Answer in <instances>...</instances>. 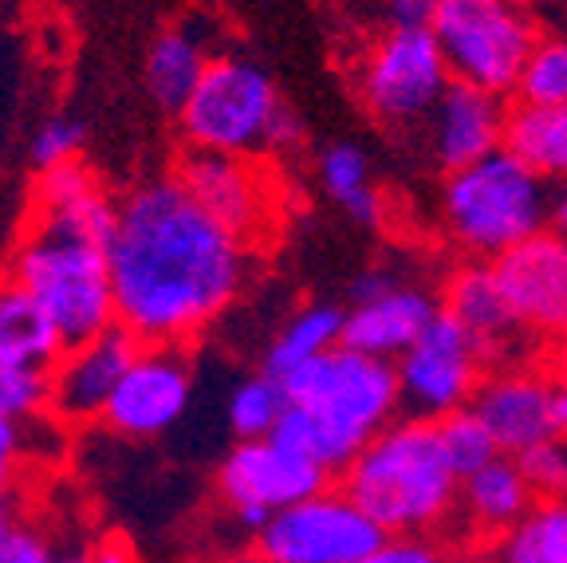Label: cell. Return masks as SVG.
Wrapping results in <instances>:
<instances>
[{
  "label": "cell",
  "mask_w": 567,
  "mask_h": 563,
  "mask_svg": "<svg viewBox=\"0 0 567 563\" xmlns=\"http://www.w3.org/2000/svg\"><path fill=\"white\" fill-rule=\"evenodd\" d=\"M83 142H87V126H83V119L52 115L35 126L32 142H28V158H32V166L40 170V174H48V170H60V166H71V162H80Z\"/></svg>",
  "instance_id": "4dcf8cb0"
},
{
  "label": "cell",
  "mask_w": 567,
  "mask_h": 563,
  "mask_svg": "<svg viewBox=\"0 0 567 563\" xmlns=\"http://www.w3.org/2000/svg\"><path fill=\"white\" fill-rule=\"evenodd\" d=\"M505 150H513L516 158L536 170L544 182L567 185V106H508Z\"/></svg>",
  "instance_id": "603a6c76"
},
{
  "label": "cell",
  "mask_w": 567,
  "mask_h": 563,
  "mask_svg": "<svg viewBox=\"0 0 567 563\" xmlns=\"http://www.w3.org/2000/svg\"><path fill=\"white\" fill-rule=\"evenodd\" d=\"M351 497L386 536H430L457 516L461 477L442 449L437 422L399 418L374 433L339 473Z\"/></svg>",
  "instance_id": "3957f363"
},
{
  "label": "cell",
  "mask_w": 567,
  "mask_h": 563,
  "mask_svg": "<svg viewBox=\"0 0 567 563\" xmlns=\"http://www.w3.org/2000/svg\"><path fill=\"white\" fill-rule=\"evenodd\" d=\"M548 225H551V233H559V237H567V185H559L556 194H551Z\"/></svg>",
  "instance_id": "ab89813d"
},
{
  "label": "cell",
  "mask_w": 567,
  "mask_h": 563,
  "mask_svg": "<svg viewBox=\"0 0 567 563\" xmlns=\"http://www.w3.org/2000/svg\"><path fill=\"white\" fill-rule=\"evenodd\" d=\"M12 532V516H9V497H4V489H0V540Z\"/></svg>",
  "instance_id": "60d3db41"
},
{
  "label": "cell",
  "mask_w": 567,
  "mask_h": 563,
  "mask_svg": "<svg viewBox=\"0 0 567 563\" xmlns=\"http://www.w3.org/2000/svg\"><path fill=\"white\" fill-rule=\"evenodd\" d=\"M386 540L343 489H319L280 509L257 532V552L268 563H359Z\"/></svg>",
  "instance_id": "9c48e42d"
},
{
  "label": "cell",
  "mask_w": 567,
  "mask_h": 563,
  "mask_svg": "<svg viewBox=\"0 0 567 563\" xmlns=\"http://www.w3.org/2000/svg\"><path fill=\"white\" fill-rule=\"evenodd\" d=\"M453 80L508 95L536 48L532 20L516 0H437L434 28Z\"/></svg>",
  "instance_id": "52a82bcc"
},
{
  "label": "cell",
  "mask_w": 567,
  "mask_h": 563,
  "mask_svg": "<svg viewBox=\"0 0 567 563\" xmlns=\"http://www.w3.org/2000/svg\"><path fill=\"white\" fill-rule=\"evenodd\" d=\"M68 339L48 308L12 273H0V359L52 370Z\"/></svg>",
  "instance_id": "7402d4cb"
},
{
  "label": "cell",
  "mask_w": 567,
  "mask_h": 563,
  "mask_svg": "<svg viewBox=\"0 0 567 563\" xmlns=\"http://www.w3.org/2000/svg\"><path fill=\"white\" fill-rule=\"evenodd\" d=\"M551 398H556V426L559 433H567V347L559 355L556 370H551Z\"/></svg>",
  "instance_id": "f35d334b"
},
{
  "label": "cell",
  "mask_w": 567,
  "mask_h": 563,
  "mask_svg": "<svg viewBox=\"0 0 567 563\" xmlns=\"http://www.w3.org/2000/svg\"><path fill=\"white\" fill-rule=\"evenodd\" d=\"M48 398H52V370L0 359V414L17 422L48 414Z\"/></svg>",
  "instance_id": "f546056e"
},
{
  "label": "cell",
  "mask_w": 567,
  "mask_h": 563,
  "mask_svg": "<svg viewBox=\"0 0 567 563\" xmlns=\"http://www.w3.org/2000/svg\"><path fill=\"white\" fill-rule=\"evenodd\" d=\"M536 501L540 497L524 477L520 461L501 453V458H493L488 465H481L477 473L461 481L457 516L481 536H508L536 509Z\"/></svg>",
  "instance_id": "44dd1931"
},
{
  "label": "cell",
  "mask_w": 567,
  "mask_h": 563,
  "mask_svg": "<svg viewBox=\"0 0 567 563\" xmlns=\"http://www.w3.org/2000/svg\"><path fill=\"white\" fill-rule=\"evenodd\" d=\"M516 95L520 103L567 106V35L536 40L520 71V83H516Z\"/></svg>",
  "instance_id": "83f0119b"
},
{
  "label": "cell",
  "mask_w": 567,
  "mask_h": 563,
  "mask_svg": "<svg viewBox=\"0 0 567 563\" xmlns=\"http://www.w3.org/2000/svg\"><path fill=\"white\" fill-rule=\"evenodd\" d=\"M209 32L213 28H202L194 17H186L182 24L154 35L146 63H142V80H146V91H151L154 103L162 111H169V115H182V106L189 103V95L197 91L209 63L221 55L213 48Z\"/></svg>",
  "instance_id": "ffe728a7"
},
{
  "label": "cell",
  "mask_w": 567,
  "mask_h": 563,
  "mask_svg": "<svg viewBox=\"0 0 567 563\" xmlns=\"http://www.w3.org/2000/svg\"><path fill=\"white\" fill-rule=\"evenodd\" d=\"M331 473L308 461L296 449L280 446L276 438L237 441L217 469V493L229 504L233 516L257 536L268 520L288 504L328 489Z\"/></svg>",
  "instance_id": "8fae6325"
},
{
  "label": "cell",
  "mask_w": 567,
  "mask_h": 563,
  "mask_svg": "<svg viewBox=\"0 0 567 563\" xmlns=\"http://www.w3.org/2000/svg\"><path fill=\"white\" fill-rule=\"evenodd\" d=\"M437 433H442L445 458H450L453 473H457L461 481H465L470 473H477L481 465H488L493 458H501L493 433L485 430V422L473 414L470 406L457 410V414L442 418V422H437Z\"/></svg>",
  "instance_id": "f1b7e54d"
},
{
  "label": "cell",
  "mask_w": 567,
  "mask_h": 563,
  "mask_svg": "<svg viewBox=\"0 0 567 563\" xmlns=\"http://www.w3.org/2000/svg\"><path fill=\"white\" fill-rule=\"evenodd\" d=\"M0 563H55V552L48 540L32 529H12L0 540Z\"/></svg>",
  "instance_id": "836d02e7"
},
{
  "label": "cell",
  "mask_w": 567,
  "mask_h": 563,
  "mask_svg": "<svg viewBox=\"0 0 567 563\" xmlns=\"http://www.w3.org/2000/svg\"><path fill=\"white\" fill-rule=\"evenodd\" d=\"M319 185L363 229H374L386 217V202H382L379 185L371 182V158L354 142H331L319 154Z\"/></svg>",
  "instance_id": "cb8c5ba5"
},
{
  "label": "cell",
  "mask_w": 567,
  "mask_h": 563,
  "mask_svg": "<svg viewBox=\"0 0 567 563\" xmlns=\"http://www.w3.org/2000/svg\"><path fill=\"white\" fill-rule=\"evenodd\" d=\"M450 83L453 71L434 32L390 28L367 48L359 71H354V91H359L363 106L386 126L430 123Z\"/></svg>",
  "instance_id": "ba28073f"
},
{
  "label": "cell",
  "mask_w": 567,
  "mask_h": 563,
  "mask_svg": "<svg viewBox=\"0 0 567 563\" xmlns=\"http://www.w3.org/2000/svg\"><path fill=\"white\" fill-rule=\"evenodd\" d=\"M55 563H134V555L126 540H99V544L80 547V552L55 555Z\"/></svg>",
  "instance_id": "8d00e7d4"
},
{
  "label": "cell",
  "mask_w": 567,
  "mask_h": 563,
  "mask_svg": "<svg viewBox=\"0 0 567 563\" xmlns=\"http://www.w3.org/2000/svg\"><path fill=\"white\" fill-rule=\"evenodd\" d=\"M450 563H501L496 555H485V552H465V555H453Z\"/></svg>",
  "instance_id": "b9f144b4"
},
{
  "label": "cell",
  "mask_w": 567,
  "mask_h": 563,
  "mask_svg": "<svg viewBox=\"0 0 567 563\" xmlns=\"http://www.w3.org/2000/svg\"><path fill=\"white\" fill-rule=\"evenodd\" d=\"M359 563H450V555L425 536H386Z\"/></svg>",
  "instance_id": "d6a6232c"
},
{
  "label": "cell",
  "mask_w": 567,
  "mask_h": 563,
  "mask_svg": "<svg viewBox=\"0 0 567 563\" xmlns=\"http://www.w3.org/2000/svg\"><path fill=\"white\" fill-rule=\"evenodd\" d=\"M382 12H386V24L399 32H430L437 0H382Z\"/></svg>",
  "instance_id": "e575fe53"
},
{
  "label": "cell",
  "mask_w": 567,
  "mask_h": 563,
  "mask_svg": "<svg viewBox=\"0 0 567 563\" xmlns=\"http://www.w3.org/2000/svg\"><path fill=\"white\" fill-rule=\"evenodd\" d=\"M437 316H442V299H434V291L394 280L379 296L351 299L343 319V347L394 362L422 339Z\"/></svg>",
  "instance_id": "ac0fdd59"
},
{
  "label": "cell",
  "mask_w": 567,
  "mask_h": 563,
  "mask_svg": "<svg viewBox=\"0 0 567 563\" xmlns=\"http://www.w3.org/2000/svg\"><path fill=\"white\" fill-rule=\"evenodd\" d=\"M194 398V367L182 347L142 344L126 367L103 422L123 438H158L174 430Z\"/></svg>",
  "instance_id": "7c38bea8"
},
{
  "label": "cell",
  "mask_w": 567,
  "mask_h": 563,
  "mask_svg": "<svg viewBox=\"0 0 567 563\" xmlns=\"http://www.w3.org/2000/svg\"><path fill=\"white\" fill-rule=\"evenodd\" d=\"M20 458V422L0 414V489H9L12 461Z\"/></svg>",
  "instance_id": "74e56055"
},
{
  "label": "cell",
  "mask_w": 567,
  "mask_h": 563,
  "mask_svg": "<svg viewBox=\"0 0 567 563\" xmlns=\"http://www.w3.org/2000/svg\"><path fill=\"white\" fill-rule=\"evenodd\" d=\"M473 414L493 433L496 449L505 458H520L544 438L559 433L556 398H551V375L532 367H496L485 375L470 402Z\"/></svg>",
  "instance_id": "2e32d148"
},
{
  "label": "cell",
  "mask_w": 567,
  "mask_h": 563,
  "mask_svg": "<svg viewBox=\"0 0 567 563\" xmlns=\"http://www.w3.org/2000/svg\"><path fill=\"white\" fill-rule=\"evenodd\" d=\"M516 461H520L524 477H528V484L536 489L540 501L567 497V433H551V438H544L540 446H532Z\"/></svg>",
  "instance_id": "1f68e13d"
},
{
  "label": "cell",
  "mask_w": 567,
  "mask_h": 563,
  "mask_svg": "<svg viewBox=\"0 0 567 563\" xmlns=\"http://www.w3.org/2000/svg\"><path fill=\"white\" fill-rule=\"evenodd\" d=\"M343 319L347 311L336 308V304H308V308H300L272 339V347L265 355V370L284 379V375H292L303 362L343 347Z\"/></svg>",
  "instance_id": "d4e9b609"
},
{
  "label": "cell",
  "mask_w": 567,
  "mask_h": 563,
  "mask_svg": "<svg viewBox=\"0 0 567 563\" xmlns=\"http://www.w3.org/2000/svg\"><path fill=\"white\" fill-rule=\"evenodd\" d=\"M501 291L536 344L567 347V237L544 229L493 260Z\"/></svg>",
  "instance_id": "4fadbf2b"
},
{
  "label": "cell",
  "mask_w": 567,
  "mask_h": 563,
  "mask_svg": "<svg viewBox=\"0 0 567 563\" xmlns=\"http://www.w3.org/2000/svg\"><path fill=\"white\" fill-rule=\"evenodd\" d=\"M111 237V229L40 209H28L24 217L9 273L44 304L68 347L118 327Z\"/></svg>",
  "instance_id": "277c9868"
},
{
  "label": "cell",
  "mask_w": 567,
  "mask_h": 563,
  "mask_svg": "<svg viewBox=\"0 0 567 563\" xmlns=\"http://www.w3.org/2000/svg\"><path fill=\"white\" fill-rule=\"evenodd\" d=\"M217 563H268L260 552H240V555H225V560H217Z\"/></svg>",
  "instance_id": "7bdbcfd3"
},
{
  "label": "cell",
  "mask_w": 567,
  "mask_h": 563,
  "mask_svg": "<svg viewBox=\"0 0 567 563\" xmlns=\"http://www.w3.org/2000/svg\"><path fill=\"white\" fill-rule=\"evenodd\" d=\"M288 387H284L280 375L272 370H260L252 379L237 382V390L229 395L225 406V418H229V430L237 433V441H257V438H272L276 426L288 414Z\"/></svg>",
  "instance_id": "4316f807"
},
{
  "label": "cell",
  "mask_w": 567,
  "mask_h": 563,
  "mask_svg": "<svg viewBox=\"0 0 567 563\" xmlns=\"http://www.w3.org/2000/svg\"><path fill=\"white\" fill-rule=\"evenodd\" d=\"M300 142H303V119L296 115L288 103H280V111L272 115V126H268L265 150H268V154H284V150L300 146Z\"/></svg>",
  "instance_id": "d590c367"
},
{
  "label": "cell",
  "mask_w": 567,
  "mask_h": 563,
  "mask_svg": "<svg viewBox=\"0 0 567 563\" xmlns=\"http://www.w3.org/2000/svg\"><path fill=\"white\" fill-rule=\"evenodd\" d=\"M280 103V91L260 63L221 52L202 75L189 103L182 106L177 123L189 150L252 158V154H265L268 126Z\"/></svg>",
  "instance_id": "8992f818"
},
{
  "label": "cell",
  "mask_w": 567,
  "mask_h": 563,
  "mask_svg": "<svg viewBox=\"0 0 567 563\" xmlns=\"http://www.w3.org/2000/svg\"><path fill=\"white\" fill-rule=\"evenodd\" d=\"M284 387L292 406L272 438L331 477L343 473L374 433L399 422L402 410L394 362L354 347H336L303 362L284 375Z\"/></svg>",
  "instance_id": "7a4b0ae2"
},
{
  "label": "cell",
  "mask_w": 567,
  "mask_h": 563,
  "mask_svg": "<svg viewBox=\"0 0 567 563\" xmlns=\"http://www.w3.org/2000/svg\"><path fill=\"white\" fill-rule=\"evenodd\" d=\"M138 339L126 327L71 344L52 367V398H48V414L60 426H91L103 422L106 406L115 398L126 367L138 355Z\"/></svg>",
  "instance_id": "5bb4252c"
},
{
  "label": "cell",
  "mask_w": 567,
  "mask_h": 563,
  "mask_svg": "<svg viewBox=\"0 0 567 563\" xmlns=\"http://www.w3.org/2000/svg\"><path fill=\"white\" fill-rule=\"evenodd\" d=\"M111 276L118 327L138 344L186 347L240 296L248 240L205 213L177 177H162L118 202Z\"/></svg>",
  "instance_id": "6da1fadb"
},
{
  "label": "cell",
  "mask_w": 567,
  "mask_h": 563,
  "mask_svg": "<svg viewBox=\"0 0 567 563\" xmlns=\"http://www.w3.org/2000/svg\"><path fill=\"white\" fill-rule=\"evenodd\" d=\"M442 311H450L465 331L477 339L485 351L488 370L496 367H520L524 347H536L528 331L516 319L513 304L501 291V280L493 273V260H470L445 280Z\"/></svg>",
  "instance_id": "e0dca14e"
},
{
  "label": "cell",
  "mask_w": 567,
  "mask_h": 563,
  "mask_svg": "<svg viewBox=\"0 0 567 563\" xmlns=\"http://www.w3.org/2000/svg\"><path fill=\"white\" fill-rule=\"evenodd\" d=\"M548 185L513 150L501 146L488 158L445 174L442 225L461 253L473 260H496L548 229Z\"/></svg>",
  "instance_id": "5b68a950"
},
{
  "label": "cell",
  "mask_w": 567,
  "mask_h": 563,
  "mask_svg": "<svg viewBox=\"0 0 567 563\" xmlns=\"http://www.w3.org/2000/svg\"><path fill=\"white\" fill-rule=\"evenodd\" d=\"M177 182L186 185L189 197L205 213L229 225L248 245L272 225L276 194L268 174L248 158L233 154H209V150H189V158L177 166Z\"/></svg>",
  "instance_id": "9a60e30c"
},
{
  "label": "cell",
  "mask_w": 567,
  "mask_h": 563,
  "mask_svg": "<svg viewBox=\"0 0 567 563\" xmlns=\"http://www.w3.org/2000/svg\"><path fill=\"white\" fill-rule=\"evenodd\" d=\"M505 123L508 111L501 103V95L453 80L450 91L442 95V103L434 106L430 123H425L430 154H434V162L445 174L473 166V162L488 158L493 150L505 146Z\"/></svg>",
  "instance_id": "d6986e66"
},
{
  "label": "cell",
  "mask_w": 567,
  "mask_h": 563,
  "mask_svg": "<svg viewBox=\"0 0 567 563\" xmlns=\"http://www.w3.org/2000/svg\"><path fill=\"white\" fill-rule=\"evenodd\" d=\"M501 563H567V501L548 497L496 547Z\"/></svg>",
  "instance_id": "484cf974"
},
{
  "label": "cell",
  "mask_w": 567,
  "mask_h": 563,
  "mask_svg": "<svg viewBox=\"0 0 567 563\" xmlns=\"http://www.w3.org/2000/svg\"><path fill=\"white\" fill-rule=\"evenodd\" d=\"M394 370H399V395L406 418L442 422L473 402L488 375V359L477 339L450 311H442L425 327L422 339L402 359H394Z\"/></svg>",
  "instance_id": "30bf717a"
}]
</instances>
